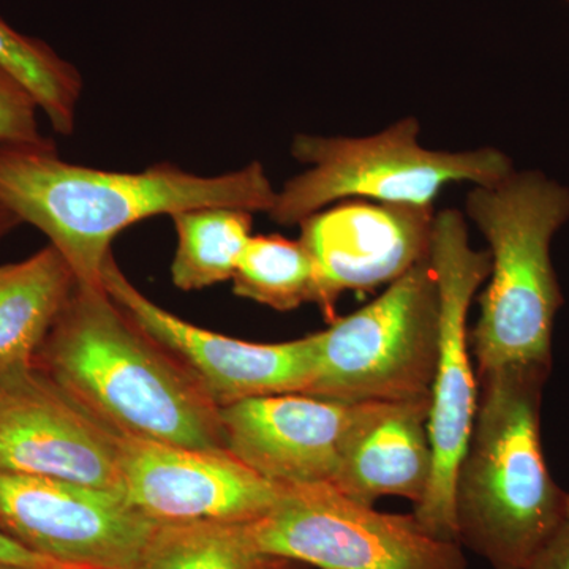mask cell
<instances>
[{
  "label": "cell",
  "mask_w": 569,
  "mask_h": 569,
  "mask_svg": "<svg viewBox=\"0 0 569 569\" xmlns=\"http://www.w3.org/2000/svg\"><path fill=\"white\" fill-rule=\"evenodd\" d=\"M467 213L489 242V284L470 335L478 376L552 366L561 293L550 242L569 217V192L535 173H509L467 194Z\"/></svg>",
  "instance_id": "277c9868"
},
{
  "label": "cell",
  "mask_w": 569,
  "mask_h": 569,
  "mask_svg": "<svg viewBox=\"0 0 569 569\" xmlns=\"http://www.w3.org/2000/svg\"><path fill=\"white\" fill-rule=\"evenodd\" d=\"M430 263L441 298L440 340L427 421L433 475L413 516L433 537L460 545L455 485L473 429L479 395L468 350L467 318L471 299L489 279L490 253L470 246L466 220L460 212L448 209L436 216Z\"/></svg>",
  "instance_id": "52a82bcc"
},
{
  "label": "cell",
  "mask_w": 569,
  "mask_h": 569,
  "mask_svg": "<svg viewBox=\"0 0 569 569\" xmlns=\"http://www.w3.org/2000/svg\"><path fill=\"white\" fill-rule=\"evenodd\" d=\"M39 112L31 91L0 66V146H54L41 133Z\"/></svg>",
  "instance_id": "44dd1931"
},
{
  "label": "cell",
  "mask_w": 569,
  "mask_h": 569,
  "mask_svg": "<svg viewBox=\"0 0 569 569\" xmlns=\"http://www.w3.org/2000/svg\"><path fill=\"white\" fill-rule=\"evenodd\" d=\"M440 318L429 258L376 301L317 332L316 372L305 395L351 406L430 400Z\"/></svg>",
  "instance_id": "8992f818"
},
{
  "label": "cell",
  "mask_w": 569,
  "mask_h": 569,
  "mask_svg": "<svg viewBox=\"0 0 569 569\" xmlns=\"http://www.w3.org/2000/svg\"><path fill=\"white\" fill-rule=\"evenodd\" d=\"M21 220L10 209L0 203V241L9 236L14 228L20 227Z\"/></svg>",
  "instance_id": "cb8c5ba5"
},
{
  "label": "cell",
  "mask_w": 569,
  "mask_h": 569,
  "mask_svg": "<svg viewBox=\"0 0 569 569\" xmlns=\"http://www.w3.org/2000/svg\"><path fill=\"white\" fill-rule=\"evenodd\" d=\"M102 283L112 301L173 356L219 408L250 397L305 395L312 381L316 335L252 343L198 328L142 295L112 253L104 261Z\"/></svg>",
  "instance_id": "30bf717a"
},
{
  "label": "cell",
  "mask_w": 569,
  "mask_h": 569,
  "mask_svg": "<svg viewBox=\"0 0 569 569\" xmlns=\"http://www.w3.org/2000/svg\"><path fill=\"white\" fill-rule=\"evenodd\" d=\"M529 569H569V493L559 527L539 550Z\"/></svg>",
  "instance_id": "7402d4cb"
},
{
  "label": "cell",
  "mask_w": 569,
  "mask_h": 569,
  "mask_svg": "<svg viewBox=\"0 0 569 569\" xmlns=\"http://www.w3.org/2000/svg\"><path fill=\"white\" fill-rule=\"evenodd\" d=\"M236 296L288 312L320 302L317 266L301 241L252 236L233 277Z\"/></svg>",
  "instance_id": "d6986e66"
},
{
  "label": "cell",
  "mask_w": 569,
  "mask_h": 569,
  "mask_svg": "<svg viewBox=\"0 0 569 569\" xmlns=\"http://www.w3.org/2000/svg\"><path fill=\"white\" fill-rule=\"evenodd\" d=\"M171 220L178 236L171 263L174 287L197 291L233 280L252 238L253 212L208 206L176 212Z\"/></svg>",
  "instance_id": "ac0fdd59"
},
{
  "label": "cell",
  "mask_w": 569,
  "mask_h": 569,
  "mask_svg": "<svg viewBox=\"0 0 569 569\" xmlns=\"http://www.w3.org/2000/svg\"><path fill=\"white\" fill-rule=\"evenodd\" d=\"M261 552L320 569H467L458 542L433 537L413 515H385L332 485L283 488L249 523Z\"/></svg>",
  "instance_id": "ba28073f"
},
{
  "label": "cell",
  "mask_w": 569,
  "mask_h": 569,
  "mask_svg": "<svg viewBox=\"0 0 569 569\" xmlns=\"http://www.w3.org/2000/svg\"><path fill=\"white\" fill-rule=\"evenodd\" d=\"M436 216L433 206L347 200L302 220L299 241L317 266L326 320H336L346 291L391 284L429 260Z\"/></svg>",
  "instance_id": "4fadbf2b"
},
{
  "label": "cell",
  "mask_w": 569,
  "mask_h": 569,
  "mask_svg": "<svg viewBox=\"0 0 569 569\" xmlns=\"http://www.w3.org/2000/svg\"><path fill=\"white\" fill-rule=\"evenodd\" d=\"M419 123L406 118L365 138L298 134L291 156L309 164L277 192L269 217L280 224L301 223L336 201L433 206L451 182L490 186L512 173L503 152L430 151L418 141Z\"/></svg>",
  "instance_id": "5b68a950"
},
{
  "label": "cell",
  "mask_w": 569,
  "mask_h": 569,
  "mask_svg": "<svg viewBox=\"0 0 569 569\" xmlns=\"http://www.w3.org/2000/svg\"><path fill=\"white\" fill-rule=\"evenodd\" d=\"M36 369L118 436L224 448L220 408L104 287L74 283Z\"/></svg>",
  "instance_id": "7a4b0ae2"
},
{
  "label": "cell",
  "mask_w": 569,
  "mask_h": 569,
  "mask_svg": "<svg viewBox=\"0 0 569 569\" xmlns=\"http://www.w3.org/2000/svg\"><path fill=\"white\" fill-rule=\"evenodd\" d=\"M119 466L127 503L157 523L254 522L283 490L224 448L119 436Z\"/></svg>",
  "instance_id": "8fae6325"
},
{
  "label": "cell",
  "mask_w": 569,
  "mask_h": 569,
  "mask_svg": "<svg viewBox=\"0 0 569 569\" xmlns=\"http://www.w3.org/2000/svg\"><path fill=\"white\" fill-rule=\"evenodd\" d=\"M361 407L307 395L250 397L220 407L223 447L272 485H332Z\"/></svg>",
  "instance_id": "5bb4252c"
},
{
  "label": "cell",
  "mask_w": 569,
  "mask_h": 569,
  "mask_svg": "<svg viewBox=\"0 0 569 569\" xmlns=\"http://www.w3.org/2000/svg\"><path fill=\"white\" fill-rule=\"evenodd\" d=\"M0 470L122 493L118 433L37 369L0 385Z\"/></svg>",
  "instance_id": "7c38bea8"
},
{
  "label": "cell",
  "mask_w": 569,
  "mask_h": 569,
  "mask_svg": "<svg viewBox=\"0 0 569 569\" xmlns=\"http://www.w3.org/2000/svg\"><path fill=\"white\" fill-rule=\"evenodd\" d=\"M74 288L69 264L48 246L14 263L0 283V385L36 369V356Z\"/></svg>",
  "instance_id": "2e32d148"
},
{
  "label": "cell",
  "mask_w": 569,
  "mask_h": 569,
  "mask_svg": "<svg viewBox=\"0 0 569 569\" xmlns=\"http://www.w3.org/2000/svg\"><path fill=\"white\" fill-rule=\"evenodd\" d=\"M305 565L261 552L249 523H157L129 569H302Z\"/></svg>",
  "instance_id": "e0dca14e"
},
{
  "label": "cell",
  "mask_w": 569,
  "mask_h": 569,
  "mask_svg": "<svg viewBox=\"0 0 569 569\" xmlns=\"http://www.w3.org/2000/svg\"><path fill=\"white\" fill-rule=\"evenodd\" d=\"M0 66L31 91L54 132L66 137L74 132L82 78L73 63L0 18Z\"/></svg>",
  "instance_id": "ffe728a7"
},
{
  "label": "cell",
  "mask_w": 569,
  "mask_h": 569,
  "mask_svg": "<svg viewBox=\"0 0 569 569\" xmlns=\"http://www.w3.org/2000/svg\"><path fill=\"white\" fill-rule=\"evenodd\" d=\"M0 569H28V568L14 567V565L0 563Z\"/></svg>",
  "instance_id": "484cf974"
},
{
  "label": "cell",
  "mask_w": 569,
  "mask_h": 569,
  "mask_svg": "<svg viewBox=\"0 0 569 569\" xmlns=\"http://www.w3.org/2000/svg\"><path fill=\"white\" fill-rule=\"evenodd\" d=\"M548 367L479 376L477 415L455 485L459 542L493 569H529L567 508L550 477L539 418Z\"/></svg>",
  "instance_id": "3957f363"
},
{
  "label": "cell",
  "mask_w": 569,
  "mask_h": 569,
  "mask_svg": "<svg viewBox=\"0 0 569 569\" xmlns=\"http://www.w3.org/2000/svg\"><path fill=\"white\" fill-rule=\"evenodd\" d=\"M156 527L114 490L0 470V531L44 559L129 569Z\"/></svg>",
  "instance_id": "9c48e42d"
},
{
  "label": "cell",
  "mask_w": 569,
  "mask_h": 569,
  "mask_svg": "<svg viewBox=\"0 0 569 569\" xmlns=\"http://www.w3.org/2000/svg\"><path fill=\"white\" fill-rule=\"evenodd\" d=\"M276 198L258 162L220 176L167 162L122 173L66 162L54 146H0V203L50 239L81 287H103L112 241L141 220L208 206L269 213Z\"/></svg>",
  "instance_id": "6da1fadb"
},
{
  "label": "cell",
  "mask_w": 569,
  "mask_h": 569,
  "mask_svg": "<svg viewBox=\"0 0 569 569\" xmlns=\"http://www.w3.org/2000/svg\"><path fill=\"white\" fill-rule=\"evenodd\" d=\"M14 263L0 266V283L10 276V272L13 271Z\"/></svg>",
  "instance_id": "d4e9b609"
},
{
  "label": "cell",
  "mask_w": 569,
  "mask_h": 569,
  "mask_svg": "<svg viewBox=\"0 0 569 569\" xmlns=\"http://www.w3.org/2000/svg\"><path fill=\"white\" fill-rule=\"evenodd\" d=\"M430 400L362 403L332 486L366 507L402 497L418 507L433 475Z\"/></svg>",
  "instance_id": "9a60e30c"
},
{
  "label": "cell",
  "mask_w": 569,
  "mask_h": 569,
  "mask_svg": "<svg viewBox=\"0 0 569 569\" xmlns=\"http://www.w3.org/2000/svg\"><path fill=\"white\" fill-rule=\"evenodd\" d=\"M0 563L14 565L28 569H82L59 563V561L44 559L39 553L31 552L20 542L14 541L0 531Z\"/></svg>",
  "instance_id": "603a6c76"
}]
</instances>
